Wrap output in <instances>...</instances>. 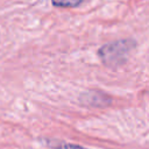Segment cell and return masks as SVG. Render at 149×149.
Returning a JSON list of instances; mask_svg holds the SVG:
<instances>
[{"label": "cell", "instance_id": "cell-1", "mask_svg": "<svg viewBox=\"0 0 149 149\" xmlns=\"http://www.w3.org/2000/svg\"><path fill=\"white\" fill-rule=\"evenodd\" d=\"M136 43L134 40L125 38L104 44L98 50V56L101 62L109 68L120 66L128 59L129 54L135 48Z\"/></svg>", "mask_w": 149, "mask_h": 149}, {"label": "cell", "instance_id": "cell-2", "mask_svg": "<svg viewBox=\"0 0 149 149\" xmlns=\"http://www.w3.org/2000/svg\"><path fill=\"white\" fill-rule=\"evenodd\" d=\"M85 0H51L52 6L62 7V8H72L83 3Z\"/></svg>", "mask_w": 149, "mask_h": 149}, {"label": "cell", "instance_id": "cell-3", "mask_svg": "<svg viewBox=\"0 0 149 149\" xmlns=\"http://www.w3.org/2000/svg\"><path fill=\"white\" fill-rule=\"evenodd\" d=\"M56 149H87L85 147L78 146V144H73V143H61L55 146Z\"/></svg>", "mask_w": 149, "mask_h": 149}]
</instances>
